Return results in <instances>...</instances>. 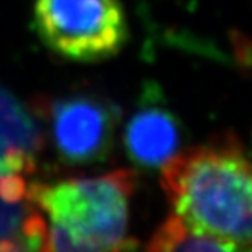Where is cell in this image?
Returning a JSON list of instances; mask_svg holds the SVG:
<instances>
[{
	"instance_id": "cell-1",
	"label": "cell",
	"mask_w": 252,
	"mask_h": 252,
	"mask_svg": "<svg viewBox=\"0 0 252 252\" xmlns=\"http://www.w3.org/2000/svg\"><path fill=\"white\" fill-rule=\"evenodd\" d=\"M161 187L189 228L251 248V166L236 137L175 154L161 167Z\"/></svg>"
},
{
	"instance_id": "cell-2",
	"label": "cell",
	"mask_w": 252,
	"mask_h": 252,
	"mask_svg": "<svg viewBox=\"0 0 252 252\" xmlns=\"http://www.w3.org/2000/svg\"><path fill=\"white\" fill-rule=\"evenodd\" d=\"M134 189L135 173L128 169L55 184H32L26 189L28 201L50 220L37 252L119 251L128 229Z\"/></svg>"
},
{
	"instance_id": "cell-3",
	"label": "cell",
	"mask_w": 252,
	"mask_h": 252,
	"mask_svg": "<svg viewBox=\"0 0 252 252\" xmlns=\"http://www.w3.org/2000/svg\"><path fill=\"white\" fill-rule=\"evenodd\" d=\"M33 28L52 52L79 63L117 55L129 37L120 0H35Z\"/></svg>"
},
{
	"instance_id": "cell-4",
	"label": "cell",
	"mask_w": 252,
	"mask_h": 252,
	"mask_svg": "<svg viewBox=\"0 0 252 252\" xmlns=\"http://www.w3.org/2000/svg\"><path fill=\"white\" fill-rule=\"evenodd\" d=\"M47 125L57 154L70 164H92L111 152L119 110L93 93H78L52 100Z\"/></svg>"
},
{
	"instance_id": "cell-5",
	"label": "cell",
	"mask_w": 252,
	"mask_h": 252,
	"mask_svg": "<svg viewBox=\"0 0 252 252\" xmlns=\"http://www.w3.org/2000/svg\"><path fill=\"white\" fill-rule=\"evenodd\" d=\"M181 134L178 116L155 90H149L125 126L123 145L135 164L155 169L178 154Z\"/></svg>"
},
{
	"instance_id": "cell-6",
	"label": "cell",
	"mask_w": 252,
	"mask_h": 252,
	"mask_svg": "<svg viewBox=\"0 0 252 252\" xmlns=\"http://www.w3.org/2000/svg\"><path fill=\"white\" fill-rule=\"evenodd\" d=\"M251 248L189 228L172 214L151 239L146 252H251Z\"/></svg>"
},
{
	"instance_id": "cell-7",
	"label": "cell",
	"mask_w": 252,
	"mask_h": 252,
	"mask_svg": "<svg viewBox=\"0 0 252 252\" xmlns=\"http://www.w3.org/2000/svg\"><path fill=\"white\" fill-rule=\"evenodd\" d=\"M26 196V184L23 175L5 173L0 175V201L5 204H17Z\"/></svg>"
},
{
	"instance_id": "cell-8",
	"label": "cell",
	"mask_w": 252,
	"mask_h": 252,
	"mask_svg": "<svg viewBox=\"0 0 252 252\" xmlns=\"http://www.w3.org/2000/svg\"><path fill=\"white\" fill-rule=\"evenodd\" d=\"M0 252H32L20 232L12 237H0Z\"/></svg>"
},
{
	"instance_id": "cell-9",
	"label": "cell",
	"mask_w": 252,
	"mask_h": 252,
	"mask_svg": "<svg viewBox=\"0 0 252 252\" xmlns=\"http://www.w3.org/2000/svg\"><path fill=\"white\" fill-rule=\"evenodd\" d=\"M111 252H119V251H111Z\"/></svg>"
}]
</instances>
